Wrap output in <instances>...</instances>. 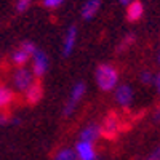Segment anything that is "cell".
<instances>
[{
	"label": "cell",
	"instance_id": "cell-4",
	"mask_svg": "<svg viewBox=\"0 0 160 160\" xmlns=\"http://www.w3.org/2000/svg\"><path fill=\"white\" fill-rule=\"evenodd\" d=\"M35 53V45L31 42H24L15 53H13V62H15L18 68L24 66L26 62L29 61V58Z\"/></svg>",
	"mask_w": 160,
	"mask_h": 160
},
{
	"label": "cell",
	"instance_id": "cell-19",
	"mask_svg": "<svg viewBox=\"0 0 160 160\" xmlns=\"http://www.w3.org/2000/svg\"><path fill=\"white\" fill-rule=\"evenodd\" d=\"M141 80H142V83H151V82H152V75H151L149 72H142Z\"/></svg>",
	"mask_w": 160,
	"mask_h": 160
},
{
	"label": "cell",
	"instance_id": "cell-3",
	"mask_svg": "<svg viewBox=\"0 0 160 160\" xmlns=\"http://www.w3.org/2000/svg\"><path fill=\"white\" fill-rule=\"evenodd\" d=\"M34 72L26 69V68H18L13 74V85L18 91H28L32 85H34Z\"/></svg>",
	"mask_w": 160,
	"mask_h": 160
},
{
	"label": "cell",
	"instance_id": "cell-8",
	"mask_svg": "<svg viewBox=\"0 0 160 160\" xmlns=\"http://www.w3.org/2000/svg\"><path fill=\"white\" fill-rule=\"evenodd\" d=\"M142 13H144L142 3L139 2V0H133V2L128 5V8H127V19L130 22H135V21L141 19Z\"/></svg>",
	"mask_w": 160,
	"mask_h": 160
},
{
	"label": "cell",
	"instance_id": "cell-2",
	"mask_svg": "<svg viewBox=\"0 0 160 160\" xmlns=\"http://www.w3.org/2000/svg\"><path fill=\"white\" fill-rule=\"evenodd\" d=\"M96 80L102 91H111L118 80V71L111 64H101L96 69Z\"/></svg>",
	"mask_w": 160,
	"mask_h": 160
},
{
	"label": "cell",
	"instance_id": "cell-16",
	"mask_svg": "<svg viewBox=\"0 0 160 160\" xmlns=\"http://www.w3.org/2000/svg\"><path fill=\"white\" fill-rule=\"evenodd\" d=\"M133 42H135V35H127L122 42H120V45L117 47V51H125L127 48H130L131 45H133Z\"/></svg>",
	"mask_w": 160,
	"mask_h": 160
},
{
	"label": "cell",
	"instance_id": "cell-21",
	"mask_svg": "<svg viewBox=\"0 0 160 160\" xmlns=\"http://www.w3.org/2000/svg\"><path fill=\"white\" fill-rule=\"evenodd\" d=\"M148 160H160V149H158L157 152H154V154H152Z\"/></svg>",
	"mask_w": 160,
	"mask_h": 160
},
{
	"label": "cell",
	"instance_id": "cell-20",
	"mask_svg": "<svg viewBox=\"0 0 160 160\" xmlns=\"http://www.w3.org/2000/svg\"><path fill=\"white\" fill-rule=\"evenodd\" d=\"M10 122V117L5 114H0V123H8Z\"/></svg>",
	"mask_w": 160,
	"mask_h": 160
},
{
	"label": "cell",
	"instance_id": "cell-5",
	"mask_svg": "<svg viewBox=\"0 0 160 160\" xmlns=\"http://www.w3.org/2000/svg\"><path fill=\"white\" fill-rule=\"evenodd\" d=\"M47 68H48L47 55H45L43 51L35 50V53H34V75L35 77H42L45 74Z\"/></svg>",
	"mask_w": 160,
	"mask_h": 160
},
{
	"label": "cell",
	"instance_id": "cell-14",
	"mask_svg": "<svg viewBox=\"0 0 160 160\" xmlns=\"http://www.w3.org/2000/svg\"><path fill=\"white\" fill-rule=\"evenodd\" d=\"M98 10H99V0H88L87 5L82 8V16L85 19H90L91 16L96 15Z\"/></svg>",
	"mask_w": 160,
	"mask_h": 160
},
{
	"label": "cell",
	"instance_id": "cell-24",
	"mask_svg": "<svg viewBox=\"0 0 160 160\" xmlns=\"http://www.w3.org/2000/svg\"><path fill=\"white\" fill-rule=\"evenodd\" d=\"M122 3H128V2H133V0H120Z\"/></svg>",
	"mask_w": 160,
	"mask_h": 160
},
{
	"label": "cell",
	"instance_id": "cell-22",
	"mask_svg": "<svg viewBox=\"0 0 160 160\" xmlns=\"http://www.w3.org/2000/svg\"><path fill=\"white\" fill-rule=\"evenodd\" d=\"M154 118L157 120V122H160V106L157 108V111H155V114H154Z\"/></svg>",
	"mask_w": 160,
	"mask_h": 160
},
{
	"label": "cell",
	"instance_id": "cell-12",
	"mask_svg": "<svg viewBox=\"0 0 160 160\" xmlns=\"http://www.w3.org/2000/svg\"><path fill=\"white\" fill-rule=\"evenodd\" d=\"M13 99H15L13 91L8 87H5V85H0V111L7 109L8 106L13 102Z\"/></svg>",
	"mask_w": 160,
	"mask_h": 160
},
{
	"label": "cell",
	"instance_id": "cell-23",
	"mask_svg": "<svg viewBox=\"0 0 160 160\" xmlns=\"http://www.w3.org/2000/svg\"><path fill=\"white\" fill-rule=\"evenodd\" d=\"M157 87H158V91H160V75H158V78H157Z\"/></svg>",
	"mask_w": 160,
	"mask_h": 160
},
{
	"label": "cell",
	"instance_id": "cell-6",
	"mask_svg": "<svg viewBox=\"0 0 160 160\" xmlns=\"http://www.w3.org/2000/svg\"><path fill=\"white\" fill-rule=\"evenodd\" d=\"M42 98H43V87L40 83V80H37V82H34V85L26 91V101H28V104L34 106Z\"/></svg>",
	"mask_w": 160,
	"mask_h": 160
},
{
	"label": "cell",
	"instance_id": "cell-10",
	"mask_svg": "<svg viewBox=\"0 0 160 160\" xmlns=\"http://www.w3.org/2000/svg\"><path fill=\"white\" fill-rule=\"evenodd\" d=\"M98 136H99V125L91 123L80 133V141L82 142H93Z\"/></svg>",
	"mask_w": 160,
	"mask_h": 160
},
{
	"label": "cell",
	"instance_id": "cell-18",
	"mask_svg": "<svg viewBox=\"0 0 160 160\" xmlns=\"http://www.w3.org/2000/svg\"><path fill=\"white\" fill-rule=\"evenodd\" d=\"M62 3V0H43V5L47 8H58Z\"/></svg>",
	"mask_w": 160,
	"mask_h": 160
},
{
	"label": "cell",
	"instance_id": "cell-11",
	"mask_svg": "<svg viewBox=\"0 0 160 160\" xmlns=\"http://www.w3.org/2000/svg\"><path fill=\"white\" fill-rule=\"evenodd\" d=\"M115 98H117L118 104H122V106H125V108H127V106L131 102V99H133V93H131L130 87H127V85L118 87V90L115 93Z\"/></svg>",
	"mask_w": 160,
	"mask_h": 160
},
{
	"label": "cell",
	"instance_id": "cell-13",
	"mask_svg": "<svg viewBox=\"0 0 160 160\" xmlns=\"http://www.w3.org/2000/svg\"><path fill=\"white\" fill-rule=\"evenodd\" d=\"M75 35H77V31H75V26H72V28L68 31V35H66V42H64V56H69L71 51L74 48V43H75Z\"/></svg>",
	"mask_w": 160,
	"mask_h": 160
},
{
	"label": "cell",
	"instance_id": "cell-7",
	"mask_svg": "<svg viewBox=\"0 0 160 160\" xmlns=\"http://www.w3.org/2000/svg\"><path fill=\"white\" fill-rule=\"evenodd\" d=\"M85 93V85L83 83H77L75 88L72 90V95L68 101V106H66V109H64V115H69L72 112V109L75 108V104L78 102V99L82 98V95Z\"/></svg>",
	"mask_w": 160,
	"mask_h": 160
},
{
	"label": "cell",
	"instance_id": "cell-1",
	"mask_svg": "<svg viewBox=\"0 0 160 160\" xmlns=\"http://www.w3.org/2000/svg\"><path fill=\"white\" fill-rule=\"evenodd\" d=\"M125 128L127 127L123 125V118L120 117V114L115 112V111H111L108 115L104 117L102 123L99 127V135L104 139H108V141H114V139L118 138V135Z\"/></svg>",
	"mask_w": 160,
	"mask_h": 160
},
{
	"label": "cell",
	"instance_id": "cell-17",
	"mask_svg": "<svg viewBox=\"0 0 160 160\" xmlns=\"http://www.w3.org/2000/svg\"><path fill=\"white\" fill-rule=\"evenodd\" d=\"M29 5H31V0H18L16 10H18L19 13H22V11H26V10L29 8Z\"/></svg>",
	"mask_w": 160,
	"mask_h": 160
},
{
	"label": "cell",
	"instance_id": "cell-15",
	"mask_svg": "<svg viewBox=\"0 0 160 160\" xmlns=\"http://www.w3.org/2000/svg\"><path fill=\"white\" fill-rule=\"evenodd\" d=\"M75 158H77V155L71 149H64L55 157V160H75Z\"/></svg>",
	"mask_w": 160,
	"mask_h": 160
},
{
	"label": "cell",
	"instance_id": "cell-9",
	"mask_svg": "<svg viewBox=\"0 0 160 160\" xmlns=\"http://www.w3.org/2000/svg\"><path fill=\"white\" fill-rule=\"evenodd\" d=\"M77 155L80 160H95V149H93L91 142H82L77 144Z\"/></svg>",
	"mask_w": 160,
	"mask_h": 160
}]
</instances>
